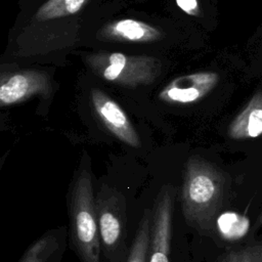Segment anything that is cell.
I'll return each mask as SVG.
<instances>
[{
	"mask_svg": "<svg viewBox=\"0 0 262 262\" xmlns=\"http://www.w3.org/2000/svg\"><path fill=\"white\" fill-rule=\"evenodd\" d=\"M224 178L211 164L190 158L185 167L180 191L183 217L199 231L212 229L224 198Z\"/></svg>",
	"mask_w": 262,
	"mask_h": 262,
	"instance_id": "6da1fadb",
	"label": "cell"
},
{
	"mask_svg": "<svg viewBox=\"0 0 262 262\" xmlns=\"http://www.w3.org/2000/svg\"><path fill=\"white\" fill-rule=\"evenodd\" d=\"M69 237L81 262H101L95 195L91 173L83 168L72 182L68 194Z\"/></svg>",
	"mask_w": 262,
	"mask_h": 262,
	"instance_id": "7a4b0ae2",
	"label": "cell"
},
{
	"mask_svg": "<svg viewBox=\"0 0 262 262\" xmlns=\"http://www.w3.org/2000/svg\"><path fill=\"white\" fill-rule=\"evenodd\" d=\"M95 209L102 255L110 262H123L127 249V204L124 194L105 183L95 195Z\"/></svg>",
	"mask_w": 262,
	"mask_h": 262,
	"instance_id": "3957f363",
	"label": "cell"
},
{
	"mask_svg": "<svg viewBox=\"0 0 262 262\" xmlns=\"http://www.w3.org/2000/svg\"><path fill=\"white\" fill-rule=\"evenodd\" d=\"M86 62L97 76L126 87L147 85L162 71L161 61L155 57L133 56L121 52L93 53L86 57Z\"/></svg>",
	"mask_w": 262,
	"mask_h": 262,
	"instance_id": "277c9868",
	"label": "cell"
},
{
	"mask_svg": "<svg viewBox=\"0 0 262 262\" xmlns=\"http://www.w3.org/2000/svg\"><path fill=\"white\" fill-rule=\"evenodd\" d=\"M174 199L175 189L170 185L163 186L156 196L151 209L152 218L147 262H170Z\"/></svg>",
	"mask_w": 262,
	"mask_h": 262,
	"instance_id": "5b68a950",
	"label": "cell"
},
{
	"mask_svg": "<svg viewBox=\"0 0 262 262\" xmlns=\"http://www.w3.org/2000/svg\"><path fill=\"white\" fill-rule=\"evenodd\" d=\"M48 77L40 71L25 70L1 76L0 103L2 106L21 102L35 94H47Z\"/></svg>",
	"mask_w": 262,
	"mask_h": 262,
	"instance_id": "8992f818",
	"label": "cell"
},
{
	"mask_svg": "<svg viewBox=\"0 0 262 262\" xmlns=\"http://www.w3.org/2000/svg\"><path fill=\"white\" fill-rule=\"evenodd\" d=\"M91 101L96 115L103 125L121 141L139 147L140 138L123 108L99 89L91 91Z\"/></svg>",
	"mask_w": 262,
	"mask_h": 262,
	"instance_id": "52a82bcc",
	"label": "cell"
},
{
	"mask_svg": "<svg viewBox=\"0 0 262 262\" xmlns=\"http://www.w3.org/2000/svg\"><path fill=\"white\" fill-rule=\"evenodd\" d=\"M215 73L201 72L178 77L166 85L159 93V98L169 103L187 104L207 95L218 82Z\"/></svg>",
	"mask_w": 262,
	"mask_h": 262,
	"instance_id": "ba28073f",
	"label": "cell"
},
{
	"mask_svg": "<svg viewBox=\"0 0 262 262\" xmlns=\"http://www.w3.org/2000/svg\"><path fill=\"white\" fill-rule=\"evenodd\" d=\"M163 38V33L143 21L125 18L104 25L97 33V39L103 41L154 42Z\"/></svg>",
	"mask_w": 262,
	"mask_h": 262,
	"instance_id": "9c48e42d",
	"label": "cell"
},
{
	"mask_svg": "<svg viewBox=\"0 0 262 262\" xmlns=\"http://www.w3.org/2000/svg\"><path fill=\"white\" fill-rule=\"evenodd\" d=\"M63 227L45 232L26 250L18 262H58L66 247Z\"/></svg>",
	"mask_w": 262,
	"mask_h": 262,
	"instance_id": "30bf717a",
	"label": "cell"
},
{
	"mask_svg": "<svg viewBox=\"0 0 262 262\" xmlns=\"http://www.w3.org/2000/svg\"><path fill=\"white\" fill-rule=\"evenodd\" d=\"M256 98L244 110L229 127V135L232 138L258 137L262 134V105Z\"/></svg>",
	"mask_w": 262,
	"mask_h": 262,
	"instance_id": "8fae6325",
	"label": "cell"
},
{
	"mask_svg": "<svg viewBox=\"0 0 262 262\" xmlns=\"http://www.w3.org/2000/svg\"><path fill=\"white\" fill-rule=\"evenodd\" d=\"M151 218V209H145L125 262H147L150 244Z\"/></svg>",
	"mask_w": 262,
	"mask_h": 262,
	"instance_id": "7c38bea8",
	"label": "cell"
},
{
	"mask_svg": "<svg viewBox=\"0 0 262 262\" xmlns=\"http://www.w3.org/2000/svg\"><path fill=\"white\" fill-rule=\"evenodd\" d=\"M90 0H48L37 11L38 20L59 18L77 13Z\"/></svg>",
	"mask_w": 262,
	"mask_h": 262,
	"instance_id": "4fadbf2b",
	"label": "cell"
},
{
	"mask_svg": "<svg viewBox=\"0 0 262 262\" xmlns=\"http://www.w3.org/2000/svg\"><path fill=\"white\" fill-rule=\"evenodd\" d=\"M220 232L229 239H238L247 234L250 228V220L241 214L228 212L218 219Z\"/></svg>",
	"mask_w": 262,
	"mask_h": 262,
	"instance_id": "5bb4252c",
	"label": "cell"
},
{
	"mask_svg": "<svg viewBox=\"0 0 262 262\" xmlns=\"http://www.w3.org/2000/svg\"><path fill=\"white\" fill-rule=\"evenodd\" d=\"M223 262H262V242L228 252Z\"/></svg>",
	"mask_w": 262,
	"mask_h": 262,
	"instance_id": "9a60e30c",
	"label": "cell"
},
{
	"mask_svg": "<svg viewBox=\"0 0 262 262\" xmlns=\"http://www.w3.org/2000/svg\"><path fill=\"white\" fill-rule=\"evenodd\" d=\"M177 6L186 14L192 16L201 15V8L198 0H176Z\"/></svg>",
	"mask_w": 262,
	"mask_h": 262,
	"instance_id": "2e32d148",
	"label": "cell"
},
{
	"mask_svg": "<svg viewBox=\"0 0 262 262\" xmlns=\"http://www.w3.org/2000/svg\"><path fill=\"white\" fill-rule=\"evenodd\" d=\"M261 224H262V212H261V214L259 215V217L257 218V221H256L255 227H257V226H259V225H261Z\"/></svg>",
	"mask_w": 262,
	"mask_h": 262,
	"instance_id": "e0dca14e",
	"label": "cell"
}]
</instances>
